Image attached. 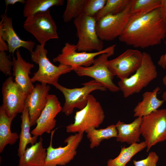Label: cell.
Here are the masks:
<instances>
[{"label": "cell", "mask_w": 166, "mask_h": 166, "mask_svg": "<svg viewBox=\"0 0 166 166\" xmlns=\"http://www.w3.org/2000/svg\"><path fill=\"white\" fill-rule=\"evenodd\" d=\"M107 0H86L84 14L92 17L96 15L103 8Z\"/></svg>", "instance_id": "30"}, {"label": "cell", "mask_w": 166, "mask_h": 166, "mask_svg": "<svg viewBox=\"0 0 166 166\" xmlns=\"http://www.w3.org/2000/svg\"><path fill=\"white\" fill-rule=\"evenodd\" d=\"M131 0H107L103 8L95 16L97 22L109 14H115L123 11Z\"/></svg>", "instance_id": "27"}, {"label": "cell", "mask_w": 166, "mask_h": 166, "mask_svg": "<svg viewBox=\"0 0 166 166\" xmlns=\"http://www.w3.org/2000/svg\"><path fill=\"white\" fill-rule=\"evenodd\" d=\"M146 148L144 141L133 144L127 147H121L118 156L113 159H110L107 162V166H126L133 156Z\"/></svg>", "instance_id": "24"}, {"label": "cell", "mask_w": 166, "mask_h": 166, "mask_svg": "<svg viewBox=\"0 0 166 166\" xmlns=\"http://www.w3.org/2000/svg\"><path fill=\"white\" fill-rule=\"evenodd\" d=\"M50 89L47 84H37L27 96L26 105L29 110L31 127L36 124L37 120L45 107Z\"/></svg>", "instance_id": "17"}, {"label": "cell", "mask_w": 166, "mask_h": 166, "mask_svg": "<svg viewBox=\"0 0 166 166\" xmlns=\"http://www.w3.org/2000/svg\"><path fill=\"white\" fill-rule=\"evenodd\" d=\"M86 0H67L63 18L67 22L78 18L84 14Z\"/></svg>", "instance_id": "28"}, {"label": "cell", "mask_w": 166, "mask_h": 166, "mask_svg": "<svg viewBox=\"0 0 166 166\" xmlns=\"http://www.w3.org/2000/svg\"><path fill=\"white\" fill-rule=\"evenodd\" d=\"M14 118L9 117L1 106L0 107V153L8 144H15L19 138L16 132H12L11 126Z\"/></svg>", "instance_id": "22"}, {"label": "cell", "mask_w": 166, "mask_h": 166, "mask_svg": "<svg viewBox=\"0 0 166 166\" xmlns=\"http://www.w3.org/2000/svg\"><path fill=\"white\" fill-rule=\"evenodd\" d=\"M114 51L104 53L95 58L92 65L88 67L78 66L71 69L79 76H87L93 78L101 83L106 89L115 93L120 90L113 80L114 76L109 68L107 62L109 57Z\"/></svg>", "instance_id": "9"}, {"label": "cell", "mask_w": 166, "mask_h": 166, "mask_svg": "<svg viewBox=\"0 0 166 166\" xmlns=\"http://www.w3.org/2000/svg\"><path fill=\"white\" fill-rule=\"evenodd\" d=\"M160 6V0H132L131 15L147 13L159 8Z\"/></svg>", "instance_id": "29"}, {"label": "cell", "mask_w": 166, "mask_h": 166, "mask_svg": "<svg viewBox=\"0 0 166 166\" xmlns=\"http://www.w3.org/2000/svg\"><path fill=\"white\" fill-rule=\"evenodd\" d=\"M56 130L51 132L50 144L46 149L47 156L45 166H65L73 160L77 154V149L81 142L84 132L76 133L68 137L64 140L67 145L54 148L52 146V140Z\"/></svg>", "instance_id": "10"}, {"label": "cell", "mask_w": 166, "mask_h": 166, "mask_svg": "<svg viewBox=\"0 0 166 166\" xmlns=\"http://www.w3.org/2000/svg\"><path fill=\"white\" fill-rule=\"evenodd\" d=\"M21 130L19 135V141L18 150V156L20 157L24 153L28 144L32 145L37 142L38 136H31L30 128L31 127L28 108L26 105L21 117Z\"/></svg>", "instance_id": "23"}, {"label": "cell", "mask_w": 166, "mask_h": 166, "mask_svg": "<svg viewBox=\"0 0 166 166\" xmlns=\"http://www.w3.org/2000/svg\"><path fill=\"white\" fill-rule=\"evenodd\" d=\"M143 52L137 49H128L117 57L108 60L107 65L114 76L120 80L129 77L140 67Z\"/></svg>", "instance_id": "14"}, {"label": "cell", "mask_w": 166, "mask_h": 166, "mask_svg": "<svg viewBox=\"0 0 166 166\" xmlns=\"http://www.w3.org/2000/svg\"><path fill=\"white\" fill-rule=\"evenodd\" d=\"M160 9L161 17L166 25V0H160Z\"/></svg>", "instance_id": "33"}, {"label": "cell", "mask_w": 166, "mask_h": 166, "mask_svg": "<svg viewBox=\"0 0 166 166\" xmlns=\"http://www.w3.org/2000/svg\"><path fill=\"white\" fill-rule=\"evenodd\" d=\"M7 8L2 15L0 22V51H7L13 54L20 47L28 50L30 53L33 51L35 43L31 41L22 40L14 31L13 26L12 19L7 14Z\"/></svg>", "instance_id": "15"}, {"label": "cell", "mask_w": 166, "mask_h": 166, "mask_svg": "<svg viewBox=\"0 0 166 166\" xmlns=\"http://www.w3.org/2000/svg\"><path fill=\"white\" fill-rule=\"evenodd\" d=\"M116 45H113L100 51L79 52L77 51L75 45L66 42L62 48L61 53L54 58L53 61L70 66L71 69L78 66L88 67L93 65L96 56L104 53L114 51Z\"/></svg>", "instance_id": "12"}, {"label": "cell", "mask_w": 166, "mask_h": 166, "mask_svg": "<svg viewBox=\"0 0 166 166\" xmlns=\"http://www.w3.org/2000/svg\"><path fill=\"white\" fill-rule=\"evenodd\" d=\"M25 0H5V1L6 8L9 5H13L17 3H21L24 4L26 2Z\"/></svg>", "instance_id": "35"}, {"label": "cell", "mask_w": 166, "mask_h": 166, "mask_svg": "<svg viewBox=\"0 0 166 166\" xmlns=\"http://www.w3.org/2000/svg\"><path fill=\"white\" fill-rule=\"evenodd\" d=\"M166 37V25L160 7L147 13L131 15L119 41L144 49L160 44Z\"/></svg>", "instance_id": "1"}, {"label": "cell", "mask_w": 166, "mask_h": 166, "mask_svg": "<svg viewBox=\"0 0 166 166\" xmlns=\"http://www.w3.org/2000/svg\"><path fill=\"white\" fill-rule=\"evenodd\" d=\"M2 91L3 97L1 106L9 117L14 118L23 111L27 96L14 81L12 76H9L3 83Z\"/></svg>", "instance_id": "13"}, {"label": "cell", "mask_w": 166, "mask_h": 166, "mask_svg": "<svg viewBox=\"0 0 166 166\" xmlns=\"http://www.w3.org/2000/svg\"></svg>", "instance_id": "37"}, {"label": "cell", "mask_w": 166, "mask_h": 166, "mask_svg": "<svg viewBox=\"0 0 166 166\" xmlns=\"http://www.w3.org/2000/svg\"><path fill=\"white\" fill-rule=\"evenodd\" d=\"M62 107L57 96L49 94L46 105L37 121L36 126L31 132L33 136H41L44 133H50L55 127V118L62 111Z\"/></svg>", "instance_id": "16"}, {"label": "cell", "mask_w": 166, "mask_h": 166, "mask_svg": "<svg viewBox=\"0 0 166 166\" xmlns=\"http://www.w3.org/2000/svg\"><path fill=\"white\" fill-rule=\"evenodd\" d=\"M132 2L131 0L122 12L115 14H109L97 22V34L101 40L111 41L121 36L130 17Z\"/></svg>", "instance_id": "11"}, {"label": "cell", "mask_w": 166, "mask_h": 166, "mask_svg": "<svg viewBox=\"0 0 166 166\" xmlns=\"http://www.w3.org/2000/svg\"><path fill=\"white\" fill-rule=\"evenodd\" d=\"M158 75L156 67L151 55L143 52L141 64L135 73L130 77L120 80L118 87L125 98L139 93L155 79Z\"/></svg>", "instance_id": "2"}, {"label": "cell", "mask_w": 166, "mask_h": 166, "mask_svg": "<svg viewBox=\"0 0 166 166\" xmlns=\"http://www.w3.org/2000/svg\"><path fill=\"white\" fill-rule=\"evenodd\" d=\"M105 117L104 112L100 103L90 94L85 107L76 112L74 123L66 126V132H84L91 127L97 128L102 123Z\"/></svg>", "instance_id": "4"}, {"label": "cell", "mask_w": 166, "mask_h": 166, "mask_svg": "<svg viewBox=\"0 0 166 166\" xmlns=\"http://www.w3.org/2000/svg\"><path fill=\"white\" fill-rule=\"evenodd\" d=\"M85 132L87 133V138L90 142L91 148L98 147L104 140L116 138L117 135V131L115 125L114 124L109 125L105 128L99 129L91 127Z\"/></svg>", "instance_id": "26"}, {"label": "cell", "mask_w": 166, "mask_h": 166, "mask_svg": "<svg viewBox=\"0 0 166 166\" xmlns=\"http://www.w3.org/2000/svg\"><path fill=\"white\" fill-rule=\"evenodd\" d=\"M159 157L155 152H151L144 159L139 160H134V166H156Z\"/></svg>", "instance_id": "32"}, {"label": "cell", "mask_w": 166, "mask_h": 166, "mask_svg": "<svg viewBox=\"0 0 166 166\" xmlns=\"http://www.w3.org/2000/svg\"><path fill=\"white\" fill-rule=\"evenodd\" d=\"M97 21L94 17L84 14L73 20L78 41L75 45L78 52L100 51L104 49L103 41L98 37L96 29Z\"/></svg>", "instance_id": "5"}, {"label": "cell", "mask_w": 166, "mask_h": 166, "mask_svg": "<svg viewBox=\"0 0 166 166\" xmlns=\"http://www.w3.org/2000/svg\"><path fill=\"white\" fill-rule=\"evenodd\" d=\"M16 58L13 57L12 75L15 82L22 89L27 96L32 91L34 86L29 76L33 64L26 62L22 57L18 49L16 52Z\"/></svg>", "instance_id": "18"}, {"label": "cell", "mask_w": 166, "mask_h": 166, "mask_svg": "<svg viewBox=\"0 0 166 166\" xmlns=\"http://www.w3.org/2000/svg\"><path fill=\"white\" fill-rule=\"evenodd\" d=\"M26 18L24 23V29L32 34L40 45L45 46L49 40L59 38L57 26L49 10Z\"/></svg>", "instance_id": "8"}, {"label": "cell", "mask_w": 166, "mask_h": 166, "mask_svg": "<svg viewBox=\"0 0 166 166\" xmlns=\"http://www.w3.org/2000/svg\"><path fill=\"white\" fill-rule=\"evenodd\" d=\"M163 84L166 86V75H165L163 78ZM163 100L166 101V91L164 92L162 95Z\"/></svg>", "instance_id": "36"}, {"label": "cell", "mask_w": 166, "mask_h": 166, "mask_svg": "<svg viewBox=\"0 0 166 166\" xmlns=\"http://www.w3.org/2000/svg\"><path fill=\"white\" fill-rule=\"evenodd\" d=\"M13 62L11 60L10 55L5 51H0V71L6 76H11V67Z\"/></svg>", "instance_id": "31"}, {"label": "cell", "mask_w": 166, "mask_h": 166, "mask_svg": "<svg viewBox=\"0 0 166 166\" xmlns=\"http://www.w3.org/2000/svg\"><path fill=\"white\" fill-rule=\"evenodd\" d=\"M30 53L31 60L39 66L38 70L31 78L33 83L37 81L54 85L58 83L60 76L72 71L70 66L53 64L47 57V50L40 44L37 45L34 50Z\"/></svg>", "instance_id": "3"}, {"label": "cell", "mask_w": 166, "mask_h": 166, "mask_svg": "<svg viewBox=\"0 0 166 166\" xmlns=\"http://www.w3.org/2000/svg\"><path fill=\"white\" fill-rule=\"evenodd\" d=\"M63 0H26L24 4L23 15L26 18L36 13L46 11L53 6H62Z\"/></svg>", "instance_id": "25"}, {"label": "cell", "mask_w": 166, "mask_h": 166, "mask_svg": "<svg viewBox=\"0 0 166 166\" xmlns=\"http://www.w3.org/2000/svg\"><path fill=\"white\" fill-rule=\"evenodd\" d=\"M83 86L69 89L58 83L54 86L64 95L65 102L62 111L66 116L72 113L75 108L81 110L86 106L90 93L95 90L105 91L106 89L100 83L95 80L83 83Z\"/></svg>", "instance_id": "6"}, {"label": "cell", "mask_w": 166, "mask_h": 166, "mask_svg": "<svg viewBox=\"0 0 166 166\" xmlns=\"http://www.w3.org/2000/svg\"><path fill=\"white\" fill-rule=\"evenodd\" d=\"M158 64L163 69L166 68V53L160 57Z\"/></svg>", "instance_id": "34"}, {"label": "cell", "mask_w": 166, "mask_h": 166, "mask_svg": "<svg viewBox=\"0 0 166 166\" xmlns=\"http://www.w3.org/2000/svg\"><path fill=\"white\" fill-rule=\"evenodd\" d=\"M160 90V88L157 87L152 91H146L143 94L142 101L138 103L133 109L134 117H143L158 109L164 102L157 97V93Z\"/></svg>", "instance_id": "21"}, {"label": "cell", "mask_w": 166, "mask_h": 166, "mask_svg": "<svg viewBox=\"0 0 166 166\" xmlns=\"http://www.w3.org/2000/svg\"><path fill=\"white\" fill-rule=\"evenodd\" d=\"M142 117H137L132 122L127 124L119 121L115 126L117 131L116 140L130 145L140 141V127Z\"/></svg>", "instance_id": "19"}, {"label": "cell", "mask_w": 166, "mask_h": 166, "mask_svg": "<svg viewBox=\"0 0 166 166\" xmlns=\"http://www.w3.org/2000/svg\"><path fill=\"white\" fill-rule=\"evenodd\" d=\"M47 154L41 136L38 142L27 148L24 154L19 157L18 166H45Z\"/></svg>", "instance_id": "20"}, {"label": "cell", "mask_w": 166, "mask_h": 166, "mask_svg": "<svg viewBox=\"0 0 166 166\" xmlns=\"http://www.w3.org/2000/svg\"><path fill=\"white\" fill-rule=\"evenodd\" d=\"M140 130L147 152L157 143L166 140V109H158L142 117Z\"/></svg>", "instance_id": "7"}]
</instances>
